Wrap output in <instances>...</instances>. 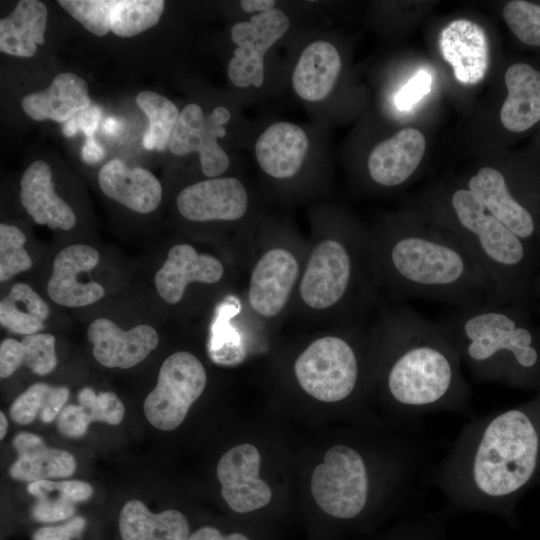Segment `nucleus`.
Wrapping results in <instances>:
<instances>
[{
	"label": "nucleus",
	"mask_w": 540,
	"mask_h": 540,
	"mask_svg": "<svg viewBox=\"0 0 540 540\" xmlns=\"http://www.w3.org/2000/svg\"><path fill=\"white\" fill-rule=\"evenodd\" d=\"M99 260V252L86 244H73L60 250L54 258L47 284L50 299L69 308L84 307L99 301L105 290L89 276Z\"/></svg>",
	"instance_id": "nucleus-14"
},
{
	"label": "nucleus",
	"mask_w": 540,
	"mask_h": 540,
	"mask_svg": "<svg viewBox=\"0 0 540 540\" xmlns=\"http://www.w3.org/2000/svg\"><path fill=\"white\" fill-rule=\"evenodd\" d=\"M425 147L424 135L415 128H404L378 143L367 162L371 180L385 188L404 184L417 170Z\"/></svg>",
	"instance_id": "nucleus-19"
},
{
	"label": "nucleus",
	"mask_w": 540,
	"mask_h": 540,
	"mask_svg": "<svg viewBox=\"0 0 540 540\" xmlns=\"http://www.w3.org/2000/svg\"><path fill=\"white\" fill-rule=\"evenodd\" d=\"M400 221L370 236L390 303L419 298L455 309L497 305L488 273L458 238L434 222Z\"/></svg>",
	"instance_id": "nucleus-3"
},
{
	"label": "nucleus",
	"mask_w": 540,
	"mask_h": 540,
	"mask_svg": "<svg viewBox=\"0 0 540 540\" xmlns=\"http://www.w3.org/2000/svg\"><path fill=\"white\" fill-rule=\"evenodd\" d=\"M450 510L510 519L540 486V391L517 406L473 416L427 472Z\"/></svg>",
	"instance_id": "nucleus-1"
},
{
	"label": "nucleus",
	"mask_w": 540,
	"mask_h": 540,
	"mask_svg": "<svg viewBox=\"0 0 540 540\" xmlns=\"http://www.w3.org/2000/svg\"><path fill=\"white\" fill-rule=\"evenodd\" d=\"M187 540H253L245 532L232 531L222 533L218 528L213 526H202L190 534Z\"/></svg>",
	"instance_id": "nucleus-45"
},
{
	"label": "nucleus",
	"mask_w": 540,
	"mask_h": 540,
	"mask_svg": "<svg viewBox=\"0 0 540 540\" xmlns=\"http://www.w3.org/2000/svg\"><path fill=\"white\" fill-rule=\"evenodd\" d=\"M13 445L18 458L10 467L9 473L15 480L31 483L66 478L76 469L72 454L46 446L43 440L33 433H18L14 437Z\"/></svg>",
	"instance_id": "nucleus-26"
},
{
	"label": "nucleus",
	"mask_w": 540,
	"mask_h": 540,
	"mask_svg": "<svg viewBox=\"0 0 540 540\" xmlns=\"http://www.w3.org/2000/svg\"><path fill=\"white\" fill-rule=\"evenodd\" d=\"M55 337L48 333L26 335L21 341L7 338L0 344V376H11L24 366L37 375H47L57 366Z\"/></svg>",
	"instance_id": "nucleus-30"
},
{
	"label": "nucleus",
	"mask_w": 540,
	"mask_h": 540,
	"mask_svg": "<svg viewBox=\"0 0 540 540\" xmlns=\"http://www.w3.org/2000/svg\"><path fill=\"white\" fill-rule=\"evenodd\" d=\"M388 540H444L438 520L430 513L413 514Z\"/></svg>",
	"instance_id": "nucleus-40"
},
{
	"label": "nucleus",
	"mask_w": 540,
	"mask_h": 540,
	"mask_svg": "<svg viewBox=\"0 0 540 540\" xmlns=\"http://www.w3.org/2000/svg\"><path fill=\"white\" fill-rule=\"evenodd\" d=\"M0 438L3 439L8 429V421L3 412H0Z\"/></svg>",
	"instance_id": "nucleus-50"
},
{
	"label": "nucleus",
	"mask_w": 540,
	"mask_h": 540,
	"mask_svg": "<svg viewBox=\"0 0 540 540\" xmlns=\"http://www.w3.org/2000/svg\"><path fill=\"white\" fill-rule=\"evenodd\" d=\"M25 234L16 226L0 224V281L4 282L32 267L26 251Z\"/></svg>",
	"instance_id": "nucleus-36"
},
{
	"label": "nucleus",
	"mask_w": 540,
	"mask_h": 540,
	"mask_svg": "<svg viewBox=\"0 0 540 540\" xmlns=\"http://www.w3.org/2000/svg\"><path fill=\"white\" fill-rule=\"evenodd\" d=\"M436 323L477 382L540 391V328L529 304L455 309Z\"/></svg>",
	"instance_id": "nucleus-5"
},
{
	"label": "nucleus",
	"mask_w": 540,
	"mask_h": 540,
	"mask_svg": "<svg viewBox=\"0 0 540 540\" xmlns=\"http://www.w3.org/2000/svg\"><path fill=\"white\" fill-rule=\"evenodd\" d=\"M383 295L371 237L351 229L309 244L293 304L307 317H327L335 327L361 326L384 304Z\"/></svg>",
	"instance_id": "nucleus-4"
},
{
	"label": "nucleus",
	"mask_w": 540,
	"mask_h": 540,
	"mask_svg": "<svg viewBox=\"0 0 540 540\" xmlns=\"http://www.w3.org/2000/svg\"><path fill=\"white\" fill-rule=\"evenodd\" d=\"M58 4L89 32L104 36L110 31L112 0H60Z\"/></svg>",
	"instance_id": "nucleus-38"
},
{
	"label": "nucleus",
	"mask_w": 540,
	"mask_h": 540,
	"mask_svg": "<svg viewBox=\"0 0 540 540\" xmlns=\"http://www.w3.org/2000/svg\"><path fill=\"white\" fill-rule=\"evenodd\" d=\"M504 82L507 97L500 110L501 124L510 132L528 131L540 122V71L516 62L507 68Z\"/></svg>",
	"instance_id": "nucleus-23"
},
{
	"label": "nucleus",
	"mask_w": 540,
	"mask_h": 540,
	"mask_svg": "<svg viewBox=\"0 0 540 540\" xmlns=\"http://www.w3.org/2000/svg\"><path fill=\"white\" fill-rule=\"evenodd\" d=\"M432 76L425 70H419L396 94L394 102L401 110H409L431 90Z\"/></svg>",
	"instance_id": "nucleus-41"
},
{
	"label": "nucleus",
	"mask_w": 540,
	"mask_h": 540,
	"mask_svg": "<svg viewBox=\"0 0 540 540\" xmlns=\"http://www.w3.org/2000/svg\"><path fill=\"white\" fill-rule=\"evenodd\" d=\"M163 0H112L110 31L119 37H132L156 25L163 12Z\"/></svg>",
	"instance_id": "nucleus-35"
},
{
	"label": "nucleus",
	"mask_w": 540,
	"mask_h": 540,
	"mask_svg": "<svg viewBox=\"0 0 540 540\" xmlns=\"http://www.w3.org/2000/svg\"><path fill=\"white\" fill-rule=\"evenodd\" d=\"M46 5L38 0H21L14 10L0 20V50L3 53L32 57L37 45L45 41Z\"/></svg>",
	"instance_id": "nucleus-28"
},
{
	"label": "nucleus",
	"mask_w": 540,
	"mask_h": 540,
	"mask_svg": "<svg viewBox=\"0 0 540 540\" xmlns=\"http://www.w3.org/2000/svg\"><path fill=\"white\" fill-rule=\"evenodd\" d=\"M122 128L121 122L115 117H108L103 123V130L108 135H116Z\"/></svg>",
	"instance_id": "nucleus-49"
},
{
	"label": "nucleus",
	"mask_w": 540,
	"mask_h": 540,
	"mask_svg": "<svg viewBox=\"0 0 540 540\" xmlns=\"http://www.w3.org/2000/svg\"><path fill=\"white\" fill-rule=\"evenodd\" d=\"M46 301L28 284L16 283L0 302V324L11 333L31 335L45 328Z\"/></svg>",
	"instance_id": "nucleus-32"
},
{
	"label": "nucleus",
	"mask_w": 540,
	"mask_h": 540,
	"mask_svg": "<svg viewBox=\"0 0 540 540\" xmlns=\"http://www.w3.org/2000/svg\"><path fill=\"white\" fill-rule=\"evenodd\" d=\"M229 120L230 112L225 107H216L205 117L199 105L188 104L180 112L168 147L179 156L197 152L204 175L216 178L227 170L230 162L217 142V138L226 135L224 125Z\"/></svg>",
	"instance_id": "nucleus-12"
},
{
	"label": "nucleus",
	"mask_w": 540,
	"mask_h": 540,
	"mask_svg": "<svg viewBox=\"0 0 540 540\" xmlns=\"http://www.w3.org/2000/svg\"><path fill=\"white\" fill-rule=\"evenodd\" d=\"M306 252L284 242L259 247L244 292V306L251 316L270 324L292 307Z\"/></svg>",
	"instance_id": "nucleus-9"
},
{
	"label": "nucleus",
	"mask_w": 540,
	"mask_h": 540,
	"mask_svg": "<svg viewBox=\"0 0 540 540\" xmlns=\"http://www.w3.org/2000/svg\"><path fill=\"white\" fill-rule=\"evenodd\" d=\"M98 183L108 198L137 213L156 210L162 199V186L152 172L130 168L120 159H112L100 169Z\"/></svg>",
	"instance_id": "nucleus-21"
},
{
	"label": "nucleus",
	"mask_w": 540,
	"mask_h": 540,
	"mask_svg": "<svg viewBox=\"0 0 540 540\" xmlns=\"http://www.w3.org/2000/svg\"><path fill=\"white\" fill-rule=\"evenodd\" d=\"M87 338L94 358L108 368L128 369L142 362L154 349L159 337L148 324L129 330L121 329L112 320L100 317L91 322Z\"/></svg>",
	"instance_id": "nucleus-17"
},
{
	"label": "nucleus",
	"mask_w": 540,
	"mask_h": 540,
	"mask_svg": "<svg viewBox=\"0 0 540 540\" xmlns=\"http://www.w3.org/2000/svg\"><path fill=\"white\" fill-rule=\"evenodd\" d=\"M122 540H187L190 527L178 510L153 514L139 500L128 501L119 516Z\"/></svg>",
	"instance_id": "nucleus-29"
},
{
	"label": "nucleus",
	"mask_w": 540,
	"mask_h": 540,
	"mask_svg": "<svg viewBox=\"0 0 540 540\" xmlns=\"http://www.w3.org/2000/svg\"><path fill=\"white\" fill-rule=\"evenodd\" d=\"M105 156L104 148L94 137L86 138L82 148V159L87 164H94L101 161Z\"/></svg>",
	"instance_id": "nucleus-46"
},
{
	"label": "nucleus",
	"mask_w": 540,
	"mask_h": 540,
	"mask_svg": "<svg viewBox=\"0 0 540 540\" xmlns=\"http://www.w3.org/2000/svg\"><path fill=\"white\" fill-rule=\"evenodd\" d=\"M20 201L39 225L70 230L76 224L73 209L55 193L50 166L41 160L31 163L20 180Z\"/></svg>",
	"instance_id": "nucleus-22"
},
{
	"label": "nucleus",
	"mask_w": 540,
	"mask_h": 540,
	"mask_svg": "<svg viewBox=\"0 0 540 540\" xmlns=\"http://www.w3.org/2000/svg\"><path fill=\"white\" fill-rule=\"evenodd\" d=\"M176 205L190 221H237L247 213L249 198L237 178L216 177L185 187L177 196Z\"/></svg>",
	"instance_id": "nucleus-15"
},
{
	"label": "nucleus",
	"mask_w": 540,
	"mask_h": 540,
	"mask_svg": "<svg viewBox=\"0 0 540 540\" xmlns=\"http://www.w3.org/2000/svg\"><path fill=\"white\" fill-rule=\"evenodd\" d=\"M439 48L458 82L475 85L484 79L489 67V43L479 24L464 18L449 22L440 32Z\"/></svg>",
	"instance_id": "nucleus-18"
},
{
	"label": "nucleus",
	"mask_w": 540,
	"mask_h": 540,
	"mask_svg": "<svg viewBox=\"0 0 540 540\" xmlns=\"http://www.w3.org/2000/svg\"><path fill=\"white\" fill-rule=\"evenodd\" d=\"M27 491L37 499L33 518L39 522H57L72 517L75 503L89 499L93 488L78 480H40L29 483Z\"/></svg>",
	"instance_id": "nucleus-31"
},
{
	"label": "nucleus",
	"mask_w": 540,
	"mask_h": 540,
	"mask_svg": "<svg viewBox=\"0 0 540 540\" xmlns=\"http://www.w3.org/2000/svg\"><path fill=\"white\" fill-rule=\"evenodd\" d=\"M371 322L340 326L338 332L312 340L293 365L299 386L311 397L327 403L341 402L356 394L368 369H373L369 364L373 361Z\"/></svg>",
	"instance_id": "nucleus-7"
},
{
	"label": "nucleus",
	"mask_w": 540,
	"mask_h": 540,
	"mask_svg": "<svg viewBox=\"0 0 540 540\" xmlns=\"http://www.w3.org/2000/svg\"><path fill=\"white\" fill-rule=\"evenodd\" d=\"M90 423L81 405L69 404L58 415L57 428L65 437L79 438L87 432Z\"/></svg>",
	"instance_id": "nucleus-42"
},
{
	"label": "nucleus",
	"mask_w": 540,
	"mask_h": 540,
	"mask_svg": "<svg viewBox=\"0 0 540 540\" xmlns=\"http://www.w3.org/2000/svg\"><path fill=\"white\" fill-rule=\"evenodd\" d=\"M373 370L388 401L414 425L433 412L471 413L472 387L460 356L436 322L383 304L371 322Z\"/></svg>",
	"instance_id": "nucleus-2"
},
{
	"label": "nucleus",
	"mask_w": 540,
	"mask_h": 540,
	"mask_svg": "<svg viewBox=\"0 0 540 540\" xmlns=\"http://www.w3.org/2000/svg\"><path fill=\"white\" fill-rule=\"evenodd\" d=\"M539 250V265L530 284V303H533L540 315V238L537 242Z\"/></svg>",
	"instance_id": "nucleus-47"
},
{
	"label": "nucleus",
	"mask_w": 540,
	"mask_h": 540,
	"mask_svg": "<svg viewBox=\"0 0 540 540\" xmlns=\"http://www.w3.org/2000/svg\"><path fill=\"white\" fill-rule=\"evenodd\" d=\"M207 382L201 361L188 351H177L162 363L157 384L147 395L143 409L147 420L164 431L176 429Z\"/></svg>",
	"instance_id": "nucleus-10"
},
{
	"label": "nucleus",
	"mask_w": 540,
	"mask_h": 540,
	"mask_svg": "<svg viewBox=\"0 0 540 540\" xmlns=\"http://www.w3.org/2000/svg\"><path fill=\"white\" fill-rule=\"evenodd\" d=\"M91 105L86 81L70 72L58 74L46 90L30 93L21 101L23 111L30 118L59 123L67 122Z\"/></svg>",
	"instance_id": "nucleus-25"
},
{
	"label": "nucleus",
	"mask_w": 540,
	"mask_h": 540,
	"mask_svg": "<svg viewBox=\"0 0 540 540\" xmlns=\"http://www.w3.org/2000/svg\"><path fill=\"white\" fill-rule=\"evenodd\" d=\"M102 117L101 108L91 105L78 112L63 124L62 132L66 137L74 136L81 130L86 138L93 137Z\"/></svg>",
	"instance_id": "nucleus-43"
},
{
	"label": "nucleus",
	"mask_w": 540,
	"mask_h": 540,
	"mask_svg": "<svg viewBox=\"0 0 540 540\" xmlns=\"http://www.w3.org/2000/svg\"><path fill=\"white\" fill-rule=\"evenodd\" d=\"M373 477L365 455L351 445L328 449L324 462L311 478V492L318 507L341 522L361 519L372 500Z\"/></svg>",
	"instance_id": "nucleus-8"
},
{
	"label": "nucleus",
	"mask_w": 540,
	"mask_h": 540,
	"mask_svg": "<svg viewBox=\"0 0 540 540\" xmlns=\"http://www.w3.org/2000/svg\"><path fill=\"white\" fill-rule=\"evenodd\" d=\"M487 210L518 237L537 244L540 222L509 194L501 170L484 166L467 181V186Z\"/></svg>",
	"instance_id": "nucleus-20"
},
{
	"label": "nucleus",
	"mask_w": 540,
	"mask_h": 540,
	"mask_svg": "<svg viewBox=\"0 0 540 540\" xmlns=\"http://www.w3.org/2000/svg\"><path fill=\"white\" fill-rule=\"evenodd\" d=\"M274 0H243L240 1L242 9L247 12H265L274 9Z\"/></svg>",
	"instance_id": "nucleus-48"
},
{
	"label": "nucleus",
	"mask_w": 540,
	"mask_h": 540,
	"mask_svg": "<svg viewBox=\"0 0 540 540\" xmlns=\"http://www.w3.org/2000/svg\"><path fill=\"white\" fill-rule=\"evenodd\" d=\"M289 25L288 17L277 8L233 25L231 38L237 47L228 63L227 73L234 85L260 87L263 84L264 55L286 33Z\"/></svg>",
	"instance_id": "nucleus-11"
},
{
	"label": "nucleus",
	"mask_w": 540,
	"mask_h": 540,
	"mask_svg": "<svg viewBox=\"0 0 540 540\" xmlns=\"http://www.w3.org/2000/svg\"><path fill=\"white\" fill-rule=\"evenodd\" d=\"M308 150V137L297 125L277 122L269 126L255 144V155L261 169L275 179L297 174Z\"/></svg>",
	"instance_id": "nucleus-24"
},
{
	"label": "nucleus",
	"mask_w": 540,
	"mask_h": 540,
	"mask_svg": "<svg viewBox=\"0 0 540 540\" xmlns=\"http://www.w3.org/2000/svg\"><path fill=\"white\" fill-rule=\"evenodd\" d=\"M225 275L223 262L209 253H200L189 243L172 246L154 282L161 299L171 305L179 303L189 285H214Z\"/></svg>",
	"instance_id": "nucleus-16"
},
{
	"label": "nucleus",
	"mask_w": 540,
	"mask_h": 540,
	"mask_svg": "<svg viewBox=\"0 0 540 540\" xmlns=\"http://www.w3.org/2000/svg\"><path fill=\"white\" fill-rule=\"evenodd\" d=\"M136 103L149 119L142 140L144 148L165 150L180 115L178 108L171 100L153 91L138 93Z\"/></svg>",
	"instance_id": "nucleus-34"
},
{
	"label": "nucleus",
	"mask_w": 540,
	"mask_h": 540,
	"mask_svg": "<svg viewBox=\"0 0 540 540\" xmlns=\"http://www.w3.org/2000/svg\"><path fill=\"white\" fill-rule=\"evenodd\" d=\"M341 70V58L329 42L316 41L302 52L292 75L295 92L304 100L320 101L333 89Z\"/></svg>",
	"instance_id": "nucleus-27"
},
{
	"label": "nucleus",
	"mask_w": 540,
	"mask_h": 540,
	"mask_svg": "<svg viewBox=\"0 0 540 540\" xmlns=\"http://www.w3.org/2000/svg\"><path fill=\"white\" fill-rule=\"evenodd\" d=\"M69 389L35 383L20 394L10 407V417L18 424L31 423L39 413L41 421L51 423L65 407Z\"/></svg>",
	"instance_id": "nucleus-33"
},
{
	"label": "nucleus",
	"mask_w": 540,
	"mask_h": 540,
	"mask_svg": "<svg viewBox=\"0 0 540 540\" xmlns=\"http://www.w3.org/2000/svg\"><path fill=\"white\" fill-rule=\"evenodd\" d=\"M503 18L519 41L540 47V4L524 0L509 1L503 8Z\"/></svg>",
	"instance_id": "nucleus-37"
},
{
	"label": "nucleus",
	"mask_w": 540,
	"mask_h": 540,
	"mask_svg": "<svg viewBox=\"0 0 540 540\" xmlns=\"http://www.w3.org/2000/svg\"><path fill=\"white\" fill-rule=\"evenodd\" d=\"M85 525L83 517H74L63 525L38 529L33 535V540H76L79 539Z\"/></svg>",
	"instance_id": "nucleus-44"
},
{
	"label": "nucleus",
	"mask_w": 540,
	"mask_h": 540,
	"mask_svg": "<svg viewBox=\"0 0 540 540\" xmlns=\"http://www.w3.org/2000/svg\"><path fill=\"white\" fill-rule=\"evenodd\" d=\"M261 457L251 444L229 449L217 465L221 494L229 508L247 514L267 506L272 498L270 487L259 478Z\"/></svg>",
	"instance_id": "nucleus-13"
},
{
	"label": "nucleus",
	"mask_w": 540,
	"mask_h": 540,
	"mask_svg": "<svg viewBox=\"0 0 540 540\" xmlns=\"http://www.w3.org/2000/svg\"><path fill=\"white\" fill-rule=\"evenodd\" d=\"M78 401L91 422L99 421L109 425H118L124 417L125 407L113 392L96 394L92 388L85 387L79 391Z\"/></svg>",
	"instance_id": "nucleus-39"
},
{
	"label": "nucleus",
	"mask_w": 540,
	"mask_h": 540,
	"mask_svg": "<svg viewBox=\"0 0 540 540\" xmlns=\"http://www.w3.org/2000/svg\"><path fill=\"white\" fill-rule=\"evenodd\" d=\"M447 197L443 210L429 211V220L451 232L478 259L494 285L497 305H530L538 245L513 233L467 187H456Z\"/></svg>",
	"instance_id": "nucleus-6"
}]
</instances>
